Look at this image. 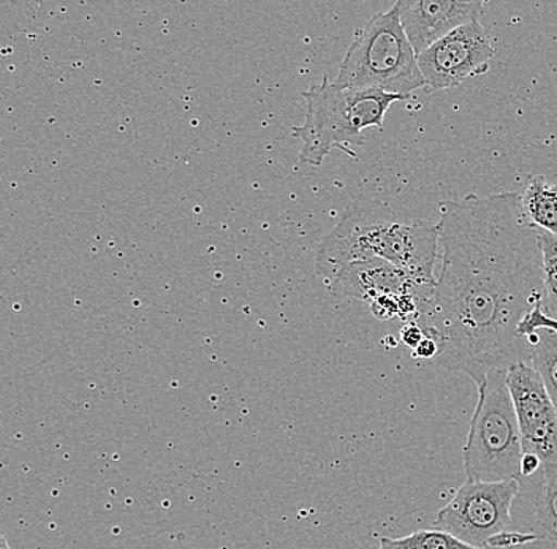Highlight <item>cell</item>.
<instances>
[{"instance_id": "9a60e30c", "label": "cell", "mask_w": 557, "mask_h": 549, "mask_svg": "<svg viewBox=\"0 0 557 549\" xmlns=\"http://www.w3.org/2000/svg\"><path fill=\"white\" fill-rule=\"evenodd\" d=\"M531 534L537 535L534 541L511 549H557V521L545 524V526L532 531Z\"/></svg>"}, {"instance_id": "6da1fadb", "label": "cell", "mask_w": 557, "mask_h": 549, "mask_svg": "<svg viewBox=\"0 0 557 549\" xmlns=\"http://www.w3.org/2000/svg\"><path fill=\"white\" fill-rule=\"evenodd\" d=\"M441 273L431 326L438 366L476 385L491 371L531 361L522 320L545 304L539 230L522 213L520 192L442 201Z\"/></svg>"}, {"instance_id": "9c48e42d", "label": "cell", "mask_w": 557, "mask_h": 549, "mask_svg": "<svg viewBox=\"0 0 557 549\" xmlns=\"http://www.w3.org/2000/svg\"><path fill=\"white\" fill-rule=\"evenodd\" d=\"M434 288L424 287L416 277L383 260L371 259L348 263L330 280V294L336 301L374 302L383 297H413L423 301L433 298Z\"/></svg>"}, {"instance_id": "3957f363", "label": "cell", "mask_w": 557, "mask_h": 549, "mask_svg": "<svg viewBox=\"0 0 557 549\" xmlns=\"http://www.w3.org/2000/svg\"><path fill=\"white\" fill-rule=\"evenodd\" d=\"M302 97L308 108L306 121L295 127L294 135L302 141L299 160L312 166L322 165L333 149L357 159L350 146H363V130L382 128L389 107L407 99L383 90L341 88L326 76Z\"/></svg>"}, {"instance_id": "d6986e66", "label": "cell", "mask_w": 557, "mask_h": 549, "mask_svg": "<svg viewBox=\"0 0 557 549\" xmlns=\"http://www.w3.org/2000/svg\"><path fill=\"white\" fill-rule=\"evenodd\" d=\"M0 549H10L9 544H7L5 537L0 535Z\"/></svg>"}, {"instance_id": "2e32d148", "label": "cell", "mask_w": 557, "mask_h": 549, "mask_svg": "<svg viewBox=\"0 0 557 549\" xmlns=\"http://www.w3.org/2000/svg\"><path fill=\"white\" fill-rule=\"evenodd\" d=\"M426 336L418 344L416 350H413V358H421V360H437L438 353H441V340L434 335L433 329L428 326L424 328Z\"/></svg>"}, {"instance_id": "5bb4252c", "label": "cell", "mask_w": 557, "mask_h": 549, "mask_svg": "<svg viewBox=\"0 0 557 549\" xmlns=\"http://www.w3.org/2000/svg\"><path fill=\"white\" fill-rule=\"evenodd\" d=\"M379 549H482L470 547L465 541L444 531H418L403 538L382 537Z\"/></svg>"}, {"instance_id": "ac0fdd59", "label": "cell", "mask_w": 557, "mask_h": 549, "mask_svg": "<svg viewBox=\"0 0 557 549\" xmlns=\"http://www.w3.org/2000/svg\"><path fill=\"white\" fill-rule=\"evenodd\" d=\"M540 467H542V461L535 454L524 453L521 458L520 477H532Z\"/></svg>"}, {"instance_id": "7c38bea8", "label": "cell", "mask_w": 557, "mask_h": 549, "mask_svg": "<svg viewBox=\"0 0 557 549\" xmlns=\"http://www.w3.org/2000/svg\"><path fill=\"white\" fill-rule=\"evenodd\" d=\"M522 213L537 230L557 238V184L545 176H528L520 192Z\"/></svg>"}, {"instance_id": "4fadbf2b", "label": "cell", "mask_w": 557, "mask_h": 549, "mask_svg": "<svg viewBox=\"0 0 557 549\" xmlns=\"http://www.w3.org/2000/svg\"><path fill=\"white\" fill-rule=\"evenodd\" d=\"M525 339L531 346V363L542 377L557 410V335L549 329H539Z\"/></svg>"}, {"instance_id": "8992f818", "label": "cell", "mask_w": 557, "mask_h": 549, "mask_svg": "<svg viewBox=\"0 0 557 549\" xmlns=\"http://www.w3.org/2000/svg\"><path fill=\"white\" fill-rule=\"evenodd\" d=\"M517 492V479L493 483L466 479L450 502L437 513L435 527L470 547L485 549L487 540L510 524Z\"/></svg>"}, {"instance_id": "e0dca14e", "label": "cell", "mask_w": 557, "mask_h": 549, "mask_svg": "<svg viewBox=\"0 0 557 549\" xmlns=\"http://www.w3.org/2000/svg\"><path fill=\"white\" fill-rule=\"evenodd\" d=\"M424 336H426V332L418 326L416 322L406 323L400 329V342L412 349V352L417 349L418 344L424 339Z\"/></svg>"}, {"instance_id": "30bf717a", "label": "cell", "mask_w": 557, "mask_h": 549, "mask_svg": "<svg viewBox=\"0 0 557 549\" xmlns=\"http://www.w3.org/2000/svg\"><path fill=\"white\" fill-rule=\"evenodd\" d=\"M399 18L417 55L453 30L479 23L485 3L479 0H399Z\"/></svg>"}, {"instance_id": "ba28073f", "label": "cell", "mask_w": 557, "mask_h": 549, "mask_svg": "<svg viewBox=\"0 0 557 549\" xmlns=\"http://www.w3.org/2000/svg\"><path fill=\"white\" fill-rule=\"evenodd\" d=\"M507 387L520 427L522 453L535 454L542 465L557 464V410L531 361L507 371Z\"/></svg>"}, {"instance_id": "8fae6325", "label": "cell", "mask_w": 557, "mask_h": 549, "mask_svg": "<svg viewBox=\"0 0 557 549\" xmlns=\"http://www.w3.org/2000/svg\"><path fill=\"white\" fill-rule=\"evenodd\" d=\"M507 531L528 532L557 521V464L542 465L532 477L518 478Z\"/></svg>"}, {"instance_id": "277c9868", "label": "cell", "mask_w": 557, "mask_h": 549, "mask_svg": "<svg viewBox=\"0 0 557 549\" xmlns=\"http://www.w3.org/2000/svg\"><path fill=\"white\" fill-rule=\"evenodd\" d=\"M334 83L341 88L383 90L407 99L426 86L400 24L398 2L372 15L355 34Z\"/></svg>"}, {"instance_id": "7a4b0ae2", "label": "cell", "mask_w": 557, "mask_h": 549, "mask_svg": "<svg viewBox=\"0 0 557 549\" xmlns=\"http://www.w3.org/2000/svg\"><path fill=\"white\" fill-rule=\"evenodd\" d=\"M437 253V225L403 224L371 204L351 203L317 248L315 274L331 280L348 263L379 259L434 288Z\"/></svg>"}, {"instance_id": "5b68a950", "label": "cell", "mask_w": 557, "mask_h": 549, "mask_svg": "<svg viewBox=\"0 0 557 549\" xmlns=\"http://www.w3.org/2000/svg\"><path fill=\"white\" fill-rule=\"evenodd\" d=\"M476 387L479 401L462 451L466 478L486 483L518 479L524 453L507 371H491Z\"/></svg>"}, {"instance_id": "52a82bcc", "label": "cell", "mask_w": 557, "mask_h": 549, "mask_svg": "<svg viewBox=\"0 0 557 549\" xmlns=\"http://www.w3.org/2000/svg\"><path fill=\"white\" fill-rule=\"evenodd\" d=\"M496 55L493 38L482 23L466 24L453 30L417 55L418 68L430 92L451 89L490 72L491 59Z\"/></svg>"}]
</instances>
